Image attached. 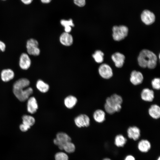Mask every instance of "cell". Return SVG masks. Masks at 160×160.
Masks as SVG:
<instances>
[{"label":"cell","instance_id":"obj_1","mask_svg":"<svg viewBox=\"0 0 160 160\" xmlns=\"http://www.w3.org/2000/svg\"><path fill=\"white\" fill-rule=\"evenodd\" d=\"M137 60L138 64L141 67L143 68L147 67L153 69L156 65L157 57L152 51L144 49L140 53Z\"/></svg>","mask_w":160,"mask_h":160},{"label":"cell","instance_id":"obj_2","mask_svg":"<svg viewBox=\"0 0 160 160\" xmlns=\"http://www.w3.org/2000/svg\"><path fill=\"white\" fill-rule=\"evenodd\" d=\"M13 91L15 96L21 102L27 100L33 92V89L31 87L13 88Z\"/></svg>","mask_w":160,"mask_h":160},{"label":"cell","instance_id":"obj_3","mask_svg":"<svg viewBox=\"0 0 160 160\" xmlns=\"http://www.w3.org/2000/svg\"><path fill=\"white\" fill-rule=\"evenodd\" d=\"M112 31L113 39L119 41L124 39L127 36L128 29L125 25L114 26L113 28Z\"/></svg>","mask_w":160,"mask_h":160},{"label":"cell","instance_id":"obj_4","mask_svg":"<svg viewBox=\"0 0 160 160\" xmlns=\"http://www.w3.org/2000/svg\"><path fill=\"white\" fill-rule=\"evenodd\" d=\"M123 100L122 97L117 94H114L106 100L105 103L113 108L116 112L120 111Z\"/></svg>","mask_w":160,"mask_h":160},{"label":"cell","instance_id":"obj_5","mask_svg":"<svg viewBox=\"0 0 160 160\" xmlns=\"http://www.w3.org/2000/svg\"><path fill=\"white\" fill-rule=\"evenodd\" d=\"M71 138L68 134L64 132H60L56 134L53 142L60 150H62L63 147L68 143L71 141Z\"/></svg>","mask_w":160,"mask_h":160},{"label":"cell","instance_id":"obj_6","mask_svg":"<svg viewBox=\"0 0 160 160\" xmlns=\"http://www.w3.org/2000/svg\"><path fill=\"white\" fill-rule=\"evenodd\" d=\"M26 47L27 52L30 55L37 56L40 53L39 43L35 39H31L28 40L26 42Z\"/></svg>","mask_w":160,"mask_h":160},{"label":"cell","instance_id":"obj_7","mask_svg":"<svg viewBox=\"0 0 160 160\" xmlns=\"http://www.w3.org/2000/svg\"><path fill=\"white\" fill-rule=\"evenodd\" d=\"M76 126L78 128L87 127L90 125V119L89 116L84 113L80 114L73 120Z\"/></svg>","mask_w":160,"mask_h":160},{"label":"cell","instance_id":"obj_8","mask_svg":"<svg viewBox=\"0 0 160 160\" xmlns=\"http://www.w3.org/2000/svg\"><path fill=\"white\" fill-rule=\"evenodd\" d=\"M99 73L103 78L108 79L111 78L113 75L112 69L108 65L103 64L99 67Z\"/></svg>","mask_w":160,"mask_h":160},{"label":"cell","instance_id":"obj_9","mask_svg":"<svg viewBox=\"0 0 160 160\" xmlns=\"http://www.w3.org/2000/svg\"><path fill=\"white\" fill-rule=\"evenodd\" d=\"M141 17L142 22L148 25L153 23L155 20V16L153 13L148 10L143 11L141 15Z\"/></svg>","mask_w":160,"mask_h":160},{"label":"cell","instance_id":"obj_10","mask_svg":"<svg viewBox=\"0 0 160 160\" xmlns=\"http://www.w3.org/2000/svg\"><path fill=\"white\" fill-rule=\"evenodd\" d=\"M31 64V60L28 55L25 53H22L19 59L20 67L23 70H26L30 68Z\"/></svg>","mask_w":160,"mask_h":160},{"label":"cell","instance_id":"obj_11","mask_svg":"<svg viewBox=\"0 0 160 160\" xmlns=\"http://www.w3.org/2000/svg\"><path fill=\"white\" fill-rule=\"evenodd\" d=\"M78 102V99L76 97L70 95H67L64 98L63 104L66 108L71 109L75 107Z\"/></svg>","mask_w":160,"mask_h":160},{"label":"cell","instance_id":"obj_12","mask_svg":"<svg viewBox=\"0 0 160 160\" xmlns=\"http://www.w3.org/2000/svg\"><path fill=\"white\" fill-rule=\"evenodd\" d=\"M143 80V76L141 72L135 70L132 71L130 80L133 84L135 85L140 84L142 83Z\"/></svg>","mask_w":160,"mask_h":160},{"label":"cell","instance_id":"obj_13","mask_svg":"<svg viewBox=\"0 0 160 160\" xmlns=\"http://www.w3.org/2000/svg\"><path fill=\"white\" fill-rule=\"evenodd\" d=\"M38 108V105L36 98L34 97H29L28 99L27 109L28 112L31 114L36 112Z\"/></svg>","mask_w":160,"mask_h":160},{"label":"cell","instance_id":"obj_14","mask_svg":"<svg viewBox=\"0 0 160 160\" xmlns=\"http://www.w3.org/2000/svg\"><path fill=\"white\" fill-rule=\"evenodd\" d=\"M59 40L60 43L63 45L69 46L73 43V38L70 33L64 32L60 35Z\"/></svg>","mask_w":160,"mask_h":160},{"label":"cell","instance_id":"obj_15","mask_svg":"<svg viewBox=\"0 0 160 160\" xmlns=\"http://www.w3.org/2000/svg\"><path fill=\"white\" fill-rule=\"evenodd\" d=\"M111 58L116 67L120 68L122 67L125 59L124 55L119 52H116L112 55Z\"/></svg>","mask_w":160,"mask_h":160},{"label":"cell","instance_id":"obj_16","mask_svg":"<svg viewBox=\"0 0 160 160\" xmlns=\"http://www.w3.org/2000/svg\"><path fill=\"white\" fill-rule=\"evenodd\" d=\"M127 133L129 138L136 140L140 136V129L136 126L130 127L127 129Z\"/></svg>","mask_w":160,"mask_h":160},{"label":"cell","instance_id":"obj_17","mask_svg":"<svg viewBox=\"0 0 160 160\" xmlns=\"http://www.w3.org/2000/svg\"><path fill=\"white\" fill-rule=\"evenodd\" d=\"M141 97L143 100L147 102H151L154 98V92L152 90L145 88L142 90Z\"/></svg>","mask_w":160,"mask_h":160},{"label":"cell","instance_id":"obj_18","mask_svg":"<svg viewBox=\"0 0 160 160\" xmlns=\"http://www.w3.org/2000/svg\"><path fill=\"white\" fill-rule=\"evenodd\" d=\"M1 78L4 82H8L12 79L15 76L14 71L10 69L3 70L1 72Z\"/></svg>","mask_w":160,"mask_h":160},{"label":"cell","instance_id":"obj_19","mask_svg":"<svg viewBox=\"0 0 160 160\" xmlns=\"http://www.w3.org/2000/svg\"><path fill=\"white\" fill-rule=\"evenodd\" d=\"M93 118L95 122L98 123H102L105 119V113L101 109H97L94 112Z\"/></svg>","mask_w":160,"mask_h":160},{"label":"cell","instance_id":"obj_20","mask_svg":"<svg viewBox=\"0 0 160 160\" xmlns=\"http://www.w3.org/2000/svg\"><path fill=\"white\" fill-rule=\"evenodd\" d=\"M148 113L153 118L157 119L160 117V108L156 104L151 105L148 109Z\"/></svg>","mask_w":160,"mask_h":160},{"label":"cell","instance_id":"obj_21","mask_svg":"<svg viewBox=\"0 0 160 160\" xmlns=\"http://www.w3.org/2000/svg\"><path fill=\"white\" fill-rule=\"evenodd\" d=\"M36 87L39 91L43 93H47L50 89L49 84L41 79H39L37 81Z\"/></svg>","mask_w":160,"mask_h":160},{"label":"cell","instance_id":"obj_22","mask_svg":"<svg viewBox=\"0 0 160 160\" xmlns=\"http://www.w3.org/2000/svg\"><path fill=\"white\" fill-rule=\"evenodd\" d=\"M138 148L141 152L146 153L148 152L151 148L150 142L146 140H142L138 144Z\"/></svg>","mask_w":160,"mask_h":160},{"label":"cell","instance_id":"obj_23","mask_svg":"<svg viewBox=\"0 0 160 160\" xmlns=\"http://www.w3.org/2000/svg\"><path fill=\"white\" fill-rule=\"evenodd\" d=\"M60 23L64 27L65 32L70 33L72 30V27L74 26V24L71 19L68 20L63 19L60 20Z\"/></svg>","mask_w":160,"mask_h":160},{"label":"cell","instance_id":"obj_24","mask_svg":"<svg viewBox=\"0 0 160 160\" xmlns=\"http://www.w3.org/2000/svg\"><path fill=\"white\" fill-rule=\"evenodd\" d=\"M30 84L29 81L27 79L22 78L15 81L13 85V88L20 87H28Z\"/></svg>","mask_w":160,"mask_h":160},{"label":"cell","instance_id":"obj_25","mask_svg":"<svg viewBox=\"0 0 160 160\" xmlns=\"http://www.w3.org/2000/svg\"><path fill=\"white\" fill-rule=\"evenodd\" d=\"M126 138L122 135H116L115 138L114 143L118 147H123L126 143Z\"/></svg>","mask_w":160,"mask_h":160},{"label":"cell","instance_id":"obj_26","mask_svg":"<svg viewBox=\"0 0 160 160\" xmlns=\"http://www.w3.org/2000/svg\"><path fill=\"white\" fill-rule=\"evenodd\" d=\"M23 123L30 127L33 125L35 122V118L32 116L24 115L22 117Z\"/></svg>","mask_w":160,"mask_h":160},{"label":"cell","instance_id":"obj_27","mask_svg":"<svg viewBox=\"0 0 160 160\" xmlns=\"http://www.w3.org/2000/svg\"><path fill=\"white\" fill-rule=\"evenodd\" d=\"M104 54L101 51L97 50L92 55V56L96 62L101 63L103 61Z\"/></svg>","mask_w":160,"mask_h":160},{"label":"cell","instance_id":"obj_28","mask_svg":"<svg viewBox=\"0 0 160 160\" xmlns=\"http://www.w3.org/2000/svg\"><path fill=\"white\" fill-rule=\"evenodd\" d=\"M75 149V145L71 141H70L63 147L62 150H64L67 153H71L74 152Z\"/></svg>","mask_w":160,"mask_h":160},{"label":"cell","instance_id":"obj_29","mask_svg":"<svg viewBox=\"0 0 160 160\" xmlns=\"http://www.w3.org/2000/svg\"><path fill=\"white\" fill-rule=\"evenodd\" d=\"M55 158V160H68L67 155L62 152H58L56 153Z\"/></svg>","mask_w":160,"mask_h":160},{"label":"cell","instance_id":"obj_30","mask_svg":"<svg viewBox=\"0 0 160 160\" xmlns=\"http://www.w3.org/2000/svg\"><path fill=\"white\" fill-rule=\"evenodd\" d=\"M153 88L155 89L159 90L160 88V79L159 78H155L151 81Z\"/></svg>","mask_w":160,"mask_h":160},{"label":"cell","instance_id":"obj_31","mask_svg":"<svg viewBox=\"0 0 160 160\" xmlns=\"http://www.w3.org/2000/svg\"><path fill=\"white\" fill-rule=\"evenodd\" d=\"M104 108L105 110L108 113L112 114L116 112L114 109L112 107L108 105L105 103L104 105Z\"/></svg>","mask_w":160,"mask_h":160},{"label":"cell","instance_id":"obj_32","mask_svg":"<svg viewBox=\"0 0 160 160\" xmlns=\"http://www.w3.org/2000/svg\"><path fill=\"white\" fill-rule=\"evenodd\" d=\"M76 5L80 7L84 6L86 4V0H73Z\"/></svg>","mask_w":160,"mask_h":160},{"label":"cell","instance_id":"obj_33","mask_svg":"<svg viewBox=\"0 0 160 160\" xmlns=\"http://www.w3.org/2000/svg\"><path fill=\"white\" fill-rule=\"evenodd\" d=\"M31 127L23 123L21 124L20 126V129L22 132H25L27 131Z\"/></svg>","mask_w":160,"mask_h":160},{"label":"cell","instance_id":"obj_34","mask_svg":"<svg viewBox=\"0 0 160 160\" xmlns=\"http://www.w3.org/2000/svg\"><path fill=\"white\" fill-rule=\"evenodd\" d=\"M6 48L5 44L2 41L0 40V52H4Z\"/></svg>","mask_w":160,"mask_h":160},{"label":"cell","instance_id":"obj_35","mask_svg":"<svg viewBox=\"0 0 160 160\" xmlns=\"http://www.w3.org/2000/svg\"><path fill=\"white\" fill-rule=\"evenodd\" d=\"M33 0H20L24 4L28 5L31 4Z\"/></svg>","mask_w":160,"mask_h":160},{"label":"cell","instance_id":"obj_36","mask_svg":"<svg viewBox=\"0 0 160 160\" xmlns=\"http://www.w3.org/2000/svg\"><path fill=\"white\" fill-rule=\"evenodd\" d=\"M124 160H135V159L133 156L131 155H129L125 157Z\"/></svg>","mask_w":160,"mask_h":160},{"label":"cell","instance_id":"obj_37","mask_svg":"<svg viewBox=\"0 0 160 160\" xmlns=\"http://www.w3.org/2000/svg\"><path fill=\"white\" fill-rule=\"evenodd\" d=\"M41 2L44 4H48L50 3L52 0H40Z\"/></svg>","mask_w":160,"mask_h":160},{"label":"cell","instance_id":"obj_38","mask_svg":"<svg viewBox=\"0 0 160 160\" xmlns=\"http://www.w3.org/2000/svg\"><path fill=\"white\" fill-rule=\"evenodd\" d=\"M103 160H111L110 159L108 158H105Z\"/></svg>","mask_w":160,"mask_h":160},{"label":"cell","instance_id":"obj_39","mask_svg":"<svg viewBox=\"0 0 160 160\" xmlns=\"http://www.w3.org/2000/svg\"><path fill=\"white\" fill-rule=\"evenodd\" d=\"M157 160H160V157H159L158 158V159Z\"/></svg>","mask_w":160,"mask_h":160},{"label":"cell","instance_id":"obj_40","mask_svg":"<svg viewBox=\"0 0 160 160\" xmlns=\"http://www.w3.org/2000/svg\"><path fill=\"white\" fill-rule=\"evenodd\" d=\"M3 0V1H5V0Z\"/></svg>","mask_w":160,"mask_h":160}]
</instances>
